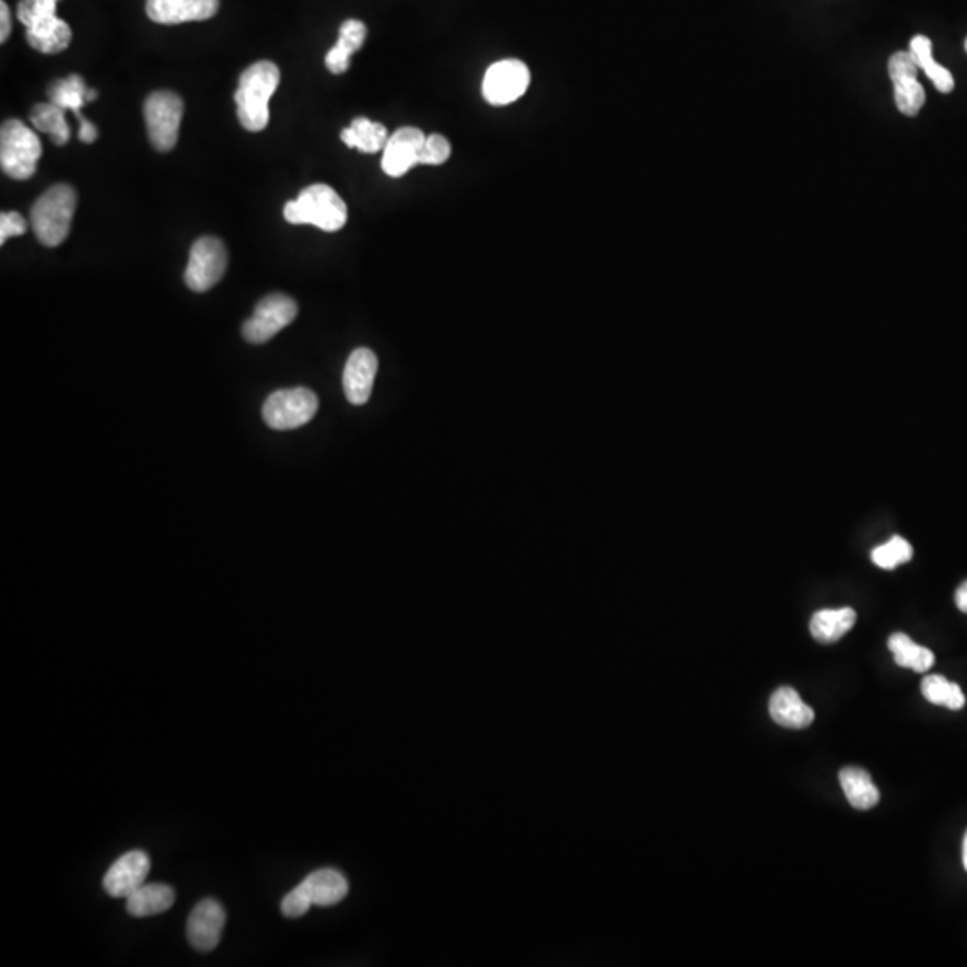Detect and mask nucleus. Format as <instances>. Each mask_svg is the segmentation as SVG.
I'll list each match as a JSON object with an SVG mask.
<instances>
[{
    "mask_svg": "<svg viewBox=\"0 0 967 967\" xmlns=\"http://www.w3.org/2000/svg\"><path fill=\"white\" fill-rule=\"evenodd\" d=\"M952 690L953 683L947 681L944 676H937V674L924 677L923 683H921V691H923L924 699L928 702H932V704L947 706Z\"/></svg>",
    "mask_w": 967,
    "mask_h": 967,
    "instance_id": "2f4dec72",
    "label": "nucleus"
},
{
    "mask_svg": "<svg viewBox=\"0 0 967 967\" xmlns=\"http://www.w3.org/2000/svg\"><path fill=\"white\" fill-rule=\"evenodd\" d=\"M368 30L361 21H346L339 31V40L326 55V69L331 74H345L350 67V58L364 45Z\"/></svg>",
    "mask_w": 967,
    "mask_h": 967,
    "instance_id": "6ab92c4d",
    "label": "nucleus"
},
{
    "mask_svg": "<svg viewBox=\"0 0 967 967\" xmlns=\"http://www.w3.org/2000/svg\"><path fill=\"white\" fill-rule=\"evenodd\" d=\"M219 0H148L145 11L156 24L208 21L219 11Z\"/></svg>",
    "mask_w": 967,
    "mask_h": 967,
    "instance_id": "4468645a",
    "label": "nucleus"
},
{
    "mask_svg": "<svg viewBox=\"0 0 967 967\" xmlns=\"http://www.w3.org/2000/svg\"><path fill=\"white\" fill-rule=\"evenodd\" d=\"M888 649L893 651L896 663L904 668L928 672L935 663V656L930 649L913 643L904 632H894L893 637L888 638Z\"/></svg>",
    "mask_w": 967,
    "mask_h": 967,
    "instance_id": "393cba45",
    "label": "nucleus"
},
{
    "mask_svg": "<svg viewBox=\"0 0 967 967\" xmlns=\"http://www.w3.org/2000/svg\"><path fill=\"white\" fill-rule=\"evenodd\" d=\"M910 53L918 61L919 69L924 70V74L932 80L939 92L949 94L955 89V80H953L952 72L935 61L932 42L928 40L927 36H913L912 42H910Z\"/></svg>",
    "mask_w": 967,
    "mask_h": 967,
    "instance_id": "b1692460",
    "label": "nucleus"
},
{
    "mask_svg": "<svg viewBox=\"0 0 967 967\" xmlns=\"http://www.w3.org/2000/svg\"><path fill=\"white\" fill-rule=\"evenodd\" d=\"M228 267L226 246L215 237L194 242L185 269V283L194 292H207L221 282Z\"/></svg>",
    "mask_w": 967,
    "mask_h": 967,
    "instance_id": "6e6552de",
    "label": "nucleus"
},
{
    "mask_svg": "<svg viewBox=\"0 0 967 967\" xmlns=\"http://www.w3.org/2000/svg\"><path fill=\"white\" fill-rule=\"evenodd\" d=\"M27 232V222L19 212H2L0 215V244H4L10 237L24 235Z\"/></svg>",
    "mask_w": 967,
    "mask_h": 967,
    "instance_id": "473e14b6",
    "label": "nucleus"
},
{
    "mask_svg": "<svg viewBox=\"0 0 967 967\" xmlns=\"http://www.w3.org/2000/svg\"><path fill=\"white\" fill-rule=\"evenodd\" d=\"M918 74L919 65L910 50H899V53H894L890 56V60H888V75H890L893 84L918 80Z\"/></svg>",
    "mask_w": 967,
    "mask_h": 967,
    "instance_id": "c85d7f7f",
    "label": "nucleus"
},
{
    "mask_svg": "<svg viewBox=\"0 0 967 967\" xmlns=\"http://www.w3.org/2000/svg\"><path fill=\"white\" fill-rule=\"evenodd\" d=\"M42 156V142L21 120H5L0 129V165L13 179H30Z\"/></svg>",
    "mask_w": 967,
    "mask_h": 967,
    "instance_id": "20e7f679",
    "label": "nucleus"
},
{
    "mask_svg": "<svg viewBox=\"0 0 967 967\" xmlns=\"http://www.w3.org/2000/svg\"><path fill=\"white\" fill-rule=\"evenodd\" d=\"M280 84V69L272 61H257L242 72L235 92L242 128L258 133L269 124V101Z\"/></svg>",
    "mask_w": 967,
    "mask_h": 967,
    "instance_id": "f257e3e1",
    "label": "nucleus"
},
{
    "mask_svg": "<svg viewBox=\"0 0 967 967\" xmlns=\"http://www.w3.org/2000/svg\"><path fill=\"white\" fill-rule=\"evenodd\" d=\"M298 888L305 894V898L316 907H331L346 898L348 894V879L336 869H319L308 874Z\"/></svg>",
    "mask_w": 967,
    "mask_h": 967,
    "instance_id": "f3484780",
    "label": "nucleus"
},
{
    "mask_svg": "<svg viewBox=\"0 0 967 967\" xmlns=\"http://www.w3.org/2000/svg\"><path fill=\"white\" fill-rule=\"evenodd\" d=\"M894 101H896V106L901 114L916 117L927 101L923 84L918 80L894 84Z\"/></svg>",
    "mask_w": 967,
    "mask_h": 967,
    "instance_id": "cd10ccee",
    "label": "nucleus"
},
{
    "mask_svg": "<svg viewBox=\"0 0 967 967\" xmlns=\"http://www.w3.org/2000/svg\"><path fill=\"white\" fill-rule=\"evenodd\" d=\"M341 140L348 148L359 149L361 153L373 154L384 151L389 135L381 123L359 117L348 128L342 129Z\"/></svg>",
    "mask_w": 967,
    "mask_h": 967,
    "instance_id": "5701e85b",
    "label": "nucleus"
},
{
    "mask_svg": "<svg viewBox=\"0 0 967 967\" xmlns=\"http://www.w3.org/2000/svg\"><path fill=\"white\" fill-rule=\"evenodd\" d=\"M86 94H89V89H86L83 78L75 74L69 75L65 80L56 81L49 89L50 103L60 106L65 112L67 109L74 112L75 117L80 119L81 142L92 143L97 140V129H95L94 124H90L81 115V108H83L84 104L89 103Z\"/></svg>",
    "mask_w": 967,
    "mask_h": 967,
    "instance_id": "2eb2a0df",
    "label": "nucleus"
},
{
    "mask_svg": "<svg viewBox=\"0 0 967 967\" xmlns=\"http://www.w3.org/2000/svg\"><path fill=\"white\" fill-rule=\"evenodd\" d=\"M424 137L423 131L418 128H405L391 135L389 140L385 143L384 156H382V168L391 178H400L404 174L409 173L410 168L420 165L421 149H423Z\"/></svg>",
    "mask_w": 967,
    "mask_h": 967,
    "instance_id": "f8f14e48",
    "label": "nucleus"
},
{
    "mask_svg": "<svg viewBox=\"0 0 967 967\" xmlns=\"http://www.w3.org/2000/svg\"><path fill=\"white\" fill-rule=\"evenodd\" d=\"M11 33V13L10 8L4 0L0 2V42L4 44L10 38Z\"/></svg>",
    "mask_w": 967,
    "mask_h": 967,
    "instance_id": "f704fd0d",
    "label": "nucleus"
},
{
    "mask_svg": "<svg viewBox=\"0 0 967 967\" xmlns=\"http://www.w3.org/2000/svg\"><path fill=\"white\" fill-rule=\"evenodd\" d=\"M149 140L160 153L173 151L178 142L183 119V101L174 92H154L143 104Z\"/></svg>",
    "mask_w": 967,
    "mask_h": 967,
    "instance_id": "423d86ee",
    "label": "nucleus"
},
{
    "mask_svg": "<svg viewBox=\"0 0 967 967\" xmlns=\"http://www.w3.org/2000/svg\"><path fill=\"white\" fill-rule=\"evenodd\" d=\"M964 704H966V697H964L963 688L953 683L952 696H949L946 708H949V710H963Z\"/></svg>",
    "mask_w": 967,
    "mask_h": 967,
    "instance_id": "c9c22d12",
    "label": "nucleus"
},
{
    "mask_svg": "<svg viewBox=\"0 0 967 967\" xmlns=\"http://www.w3.org/2000/svg\"><path fill=\"white\" fill-rule=\"evenodd\" d=\"M27 30V44L33 49L40 50L44 55H56L69 47L72 42V30L60 16H45L42 21L25 27Z\"/></svg>",
    "mask_w": 967,
    "mask_h": 967,
    "instance_id": "a211bd4d",
    "label": "nucleus"
},
{
    "mask_svg": "<svg viewBox=\"0 0 967 967\" xmlns=\"http://www.w3.org/2000/svg\"><path fill=\"white\" fill-rule=\"evenodd\" d=\"M319 400L314 391L306 387L280 389L267 398L263 418L272 430H294L314 420Z\"/></svg>",
    "mask_w": 967,
    "mask_h": 967,
    "instance_id": "39448f33",
    "label": "nucleus"
},
{
    "mask_svg": "<svg viewBox=\"0 0 967 967\" xmlns=\"http://www.w3.org/2000/svg\"><path fill=\"white\" fill-rule=\"evenodd\" d=\"M78 196L69 185H55L31 208V226L44 246H60L69 237Z\"/></svg>",
    "mask_w": 967,
    "mask_h": 967,
    "instance_id": "7ed1b4c3",
    "label": "nucleus"
},
{
    "mask_svg": "<svg viewBox=\"0 0 967 967\" xmlns=\"http://www.w3.org/2000/svg\"><path fill=\"white\" fill-rule=\"evenodd\" d=\"M912 547H910L907 539L901 538V536H894V538H890V541H887V544L874 548L873 554H871V559H873L874 564H878L879 568H884V570H893V568L898 567V564L908 563V561L912 559Z\"/></svg>",
    "mask_w": 967,
    "mask_h": 967,
    "instance_id": "bb28decb",
    "label": "nucleus"
},
{
    "mask_svg": "<svg viewBox=\"0 0 967 967\" xmlns=\"http://www.w3.org/2000/svg\"><path fill=\"white\" fill-rule=\"evenodd\" d=\"M56 5L58 0H21L16 15L25 27H30L45 16L56 15Z\"/></svg>",
    "mask_w": 967,
    "mask_h": 967,
    "instance_id": "c756f323",
    "label": "nucleus"
},
{
    "mask_svg": "<svg viewBox=\"0 0 967 967\" xmlns=\"http://www.w3.org/2000/svg\"><path fill=\"white\" fill-rule=\"evenodd\" d=\"M31 123L42 133H47L56 145H65L70 139V128L65 119V109L56 104H38L31 112Z\"/></svg>",
    "mask_w": 967,
    "mask_h": 967,
    "instance_id": "a878e982",
    "label": "nucleus"
},
{
    "mask_svg": "<svg viewBox=\"0 0 967 967\" xmlns=\"http://www.w3.org/2000/svg\"><path fill=\"white\" fill-rule=\"evenodd\" d=\"M857 622V613L851 607L820 609L809 620V632L820 643L839 642Z\"/></svg>",
    "mask_w": 967,
    "mask_h": 967,
    "instance_id": "412c9836",
    "label": "nucleus"
},
{
    "mask_svg": "<svg viewBox=\"0 0 967 967\" xmlns=\"http://www.w3.org/2000/svg\"><path fill=\"white\" fill-rule=\"evenodd\" d=\"M151 871V859L145 851L133 849L123 854L104 874V893L112 898H128L137 888L142 887Z\"/></svg>",
    "mask_w": 967,
    "mask_h": 967,
    "instance_id": "9d476101",
    "label": "nucleus"
},
{
    "mask_svg": "<svg viewBox=\"0 0 967 967\" xmlns=\"http://www.w3.org/2000/svg\"><path fill=\"white\" fill-rule=\"evenodd\" d=\"M283 218L291 224H312L323 232H339L348 219V208L334 188L316 183L302 190L298 199L287 202Z\"/></svg>",
    "mask_w": 967,
    "mask_h": 967,
    "instance_id": "f03ea898",
    "label": "nucleus"
},
{
    "mask_svg": "<svg viewBox=\"0 0 967 967\" xmlns=\"http://www.w3.org/2000/svg\"><path fill=\"white\" fill-rule=\"evenodd\" d=\"M176 894L173 887L163 884H143L126 898V910L133 918H149L167 912L173 907Z\"/></svg>",
    "mask_w": 967,
    "mask_h": 967,
    "instance_id": "aec40b11",
    "label": "nucleus"
},
{
    "mask_svg": "<svg viewBox=\"0 0 967 967\" xmlns=\"http://www.w3.org/2000/svg\"><path fill=\"white\" fill-rule=\"evenodd\" d=\"M769 711L776 724L789 730H805L815 719L814 710L790 686H781L772 694Z\"/></svg>",
    "mask_w": 967,
    "mask_h": 967,
    "instance_id": "dca6fc26",
    "label": "nucleus"
},
{
    "mask_svg": "<svg viewBox=\"0 0 967 967\" xmlns=\"http://www.w3.org/2000/svg\"><path fill=\"white\" fill-rule=\"evenodd\" d=\"M312 907L311 901L305 898V894L300 888H292L282 901V913L286 918H302Z\"/></svg>",
    "mask_w": 967,
    "mask_h": 967,
    "instance_id": "72a5a7b5",
    "label": "nucleus"
},
{
    "mask_svg": "<svg viewBox=\"0 0 967 967\" xmlns=\"http://www.w3.org/2000/svg\"><path fill=\"white\" fill-rule=\"evenodd\" d=\"M378 359L368 348H359L348 357L342 375V387L351 405H364L371 398Z\"/></svg>",
    "mask_w": 967,
    "mask_h": 967,
    "instance_id": "ddd939ff",
    "label": "nucleus"
},
{
    "mask_svg": "<svg viewBox=\"0 0 967 967\" xmlns=\"http://www.w3.org/2000/svg\"><path fill=\"white\" fill-rule=\"evenodd\" d=\"M224 924H226V912L222 905L212 898L202 899L194 907L188 918V943L198 952H213L221 943Z\"/></svg>",
    "mask_w": 967,
    "mask_h": 967,
    "instance_id": "9b49d317",
    "label": "nucleus"
},
{
    "mask_svg": "<svg viewBox=\"0 0 967 967\" xmlns=\"http://www.w3.org/2000/svg\"><path fill=\"white\" fill-rule=\"evenodd\" d=\"M963 862H964V869H966V871H967V834H966V837H964Z\"/></svg>",
    "mask_w": 967,
    "mask_h": 967,
    "instance_id": "4c0bfd02",
    "label": "nucleus"
},
{
    "mask_svg": "<svg viewBox=\"0 0 967 967\" xmlns=\"http://www.w3.org/2000/svg\"><path fill=\"white\" fill-rule=\"evenodd\" d=\"M298 317V303L287 294H269L255 306V314L242 325V336L252 345H264Z\"/></svg>",
    "mask_w": 967,
    "mask_h": 967,
    "instance_id": "0eeeda50",
    "label": "nucleus"
},
{
    "mask_svg": "<svg viewBox=\"0 0 967 967\" xmlns=\"http://www.w3.org/2000/svg\"><path fill=\"white\" fill-rule=\"evenodd\" d=\"M452 154V145L443 135H429L424 140L423 149H421V165H441L446 162Z\"/></svg>",
    "mask_w": 967,
    "mask_h": 967,
    "instance_id": "7c9ffc66",
    "label": "nucleus"
},
{
    "mask_svg": "<svg viewBox=\"0 0 967 967\" xmlns=\"http://www.w3.org/2000/svg\"><path fill=\"white\" fill-rule=\"evenodd\" d=\"M966 50H967V40H966Z\"/></svg>",
    "mask_w": 967,
    "mask_h": 967,
    "instance_id": "58836bf2",
    "label": "nucleus"
},
{
    "mask_svg": "<svg viewBox=\"0 0 967 967\" xmlns=\"http://www.w3.org/2000/svg\"><path fill=\"white\" fill-rule=\"evenodd\" d=\"M839 778L849 805L853 808L869 809L878 805L879 790L874 785L867 770L860 769V767H846L840 770Z\"/></svg>",
    "mask_w": 967,
    "mask_h": 967,
    "instance_id": "4be33fe9",
    "label": "nucleus"
},
{
    "mask_svg": "<svg viewBox=\"0 0 967 967\" xmlns=\"http://www.w3.org/2000/svg\"><path fill=\"white\" fill-rule=\"evenodd\" d=\"M528 84H531V70L524 61H497L484 75V100L491 106H505L519 101L527 92Z\"/></svg>",
    "mask_w": 967,
    "mask_h": 967,
    "instance_id": "1a4fd4ad",
    "label": "nucleus"
},
{
    "mask_svg": "<svg viewBox=\"0 0 967 967\" xmlns=\"http://www.w3.org/2000/svg\"><path fill=\"white\" fill-rule=\"evenodd\" d=\"M955 603L960 611L967 613V581L958 586L957 593H955Z\"/></svg>",
    "mask_w": 967,
    "mask_h": 967,
    "instance_id": "e433bc0d",
    "label": "nucleus"
}]
</instances>
